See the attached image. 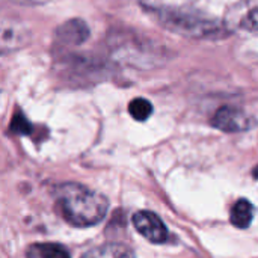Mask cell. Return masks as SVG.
Wrapping results in <instances>:
<instances>
[{
	"label": "cell",
	"mask_w": 258,
	"mask_h": 258,
	"mask_svg": "<svg viewBox=\"0 0 258 258\" xmlns=\"http://www.w3.org/2000/svg\"><path fill=\"white\" fill-rule=\"evenodd\" d=\"M56 200L63 219L80 228L101 222L109 210V201L104 195L77 183L57 186Z\"/></svg>",
	"instance_id": "obj_1"
},
{
	"label": "cell",
	"mask_w": 258,
	"mask_h": 258,
	"mask_svg": "<svg viewBox=\"0 0 258 258\" xmlns=\"http://www.w3.org/2000/svg\"><path fill=\"white\" fill-rule=\"evenodd\" d=\"M133 225L136 231L151 243H165L169 237L168 228L162 219L148 210H141L133 215Z\"/></svg>",
	"instance_id": "obj_2"
},
{
	"label": "cell",
	"mask_w": 258,
	"mask_h": 258,
	"mask_svg": "<svg viewBox=\"0 0 258 258\" xmlns=\"http://www.w3.org/2000/svg\"><path fill=\"white\" fill-rule=\"evenodd\" d=\"M212 124L222 132L237 133V132L249 130L255 122L246 112L236 109V107H227L225 106V107H221L215 113Z\"/></svg>",
	"instance_id": "obj_3"
},
{
	"label": "cell",
	"mask_w": 258,
	"mask_h": 258,
	"mask_svg": "<svg viewBox=\"0 0 258 258\" xmlns=\"http://www.w3.org/2000/svg\"><path fill=\"white\" fill-rule=\"evenodd\" d=\"M166 20V26L177 30V32H183V33H190V35H207L210 33L215 26L212 23H207L206 20H195L194 17H187V20H181L178 17V14H172V12H166L165 14Z\"/></svg>",
	"instance_id": "obj_4"
},
{
	"label": "cell",
	"mask_w": 258,
	"mask_h": 258,
	"mask_svg": "<svg viewBox=\"0 0 258 258\" xmlns=\"http://www.w3.org/2000/svg\"><path fill=\"white\" fill-rule=\"evenodd\" d=\"M80 258H135V252L121 243H107L85 252Z\"/></svg>",
	"instance_id": "obj_5"
},
{
	"label": "cell",
	"mask_w": 258,
	"mask_h": 258,
	"mask_svg": "<svg viewBox=\"0 0 258 258\" xmlns=\"http://www.w3.org/2000/svg\"><path fill=\"white\" fill-rule=\"evenodd\" d=\"M26 258H71L70 251L59 243H35L26 251Z\"/></svg>",
	"instance_id": "obj_6"
},
{
	"label": "cell",
	"mask_w": 258,
	"mask_h": 258,
	"mask_svg": "<svg viewBox=\"0 0 258 258\" xmlns=\"http://www.w3.org/2000/svg\"><path fill=\"white\" fill-rule=\"evenodd\" d=\"M252 218H254V206L248 200L242 198L233 206L230 219L234 227L248 228L252 222Z\"/></svg>",
	"instance_id": "obj_7"
},
{
	"label": "cell",
	"mask_w": 258,
	"mask_h": 258,
	"mask_svg": "<svg viewBox=\"0 0 258 258\" xmlns=\"http://www.w3.org/2000/svg\"><path fill=\"white\" fill-rule=\"evenodd\" d=\"M88 27L83 21L80 20H73L65 23L59 29V38L68 44H79L88 38Z\"/></svg>",
	"instance_id": "obj_8"
},
{
	"label": "cell",
	"mask_w": 258,
	"mask_h": 258,
	"mask_svg": "<svg viewBox=\"0 0 258 258\" xmlns=\"http://www.w3.org/2000/svg\"><path fill=\"white\" fill-rule=\"evenodd\" d=\"M128 112L136 121H145L153 113V106L145 98H135L128 104Z\"/></svg>",
	"instance_id": "obj_9"
},
{
	"label": "cell",
	"mask_w": 258,
	"mask_h": 258,
	"mask_svg": "<svg viewBox=\"0 0 258 258\" xmlns=\"http://www.w3.org/2000/svg\"><path fill=\"white\" fill-rule=\"evenodd\" d=\"M11 130L17 135H29L30 130H32V125L30 122L21 115V113H17L14 118H12V122H11Z\"/></svg>",
	"instance_id": "obj_10"
},
{
	"label": "cell",
	"mask_w": 258,
	"mask_h": 258,
	"mask_svg": "<svg viewBox=\"0 0 258 258\" xmlns=\"http://www.w3.org/2000/svg\"><path fill=\"white\" fill-rule=\"evenodd\" d=\"M252 174H254V177H255V178H258V166L254 169V172H252Z\"/></svg>",
	"instance_id": "obj_11"
}]
</instances>
